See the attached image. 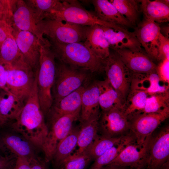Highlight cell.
Listing matches in <instances>:
<instances>
[{"label": "cell", "instance_id": "9c48e42d", "mask_svg": "<svg viewBox=\"0 0 169 169\" xmlns=\"http://www.w3.org/2000/svg\"><path fill=\"white\" fill-rule=\"evenodd\" d=\"M6 66V86L9 92L26 103L33 85L36 72L29 69Z\"/></svg>", "mask_w": 169, "mask_h": 169}, {"label": "cell", "instance_id": "30bf717a", "mask_svg": "<svg viewBox=\"0 0 169 169\" xmlns=\"http://www.w3.org/2000/svg\"><path fill=\"white\" fill-rule=\"evenodd\" d=\"M169 158V126L166 125L152 135L145 169H160Z\"/></svg>", "mask_w": 169, "mask_h": 169}, {"label": "cell", "instance_id": "8992f818", "mask_svg": "<svg viewBox=\"0 0 169 169\" xmlns=\"http://www.w3.org/2000/svg\"><path fill=\"white\" fill-rule=\"evenodd\" d=\"M86 71L60 61L58 64L56 63L55 79L52 89L53 103L82 86L88 77Z\"/></svg>", "mask_w": 169, "mask_h": 169}, {"label": "cell", "instance_id": "b9f144b4", "mask_svg": "<svg viewBox=\"0 0 169 169\" xmlns=\"http://www.w3.org/2000/svg\"><path fill=\"white\" fill-rule=\"evenodd\" d=\"M33 160L24 157L17 156L15 164L12 169H31Z\"/></svg>", "mask_w": 169, "mask_h": 169}, {"label": "cell", "instance_id": "ffe728a7", "mask_svg": "<svg viewBox=\"0 0 169 169\" xmlns=\"http://www.w3.org/2000/svg\"><path fill=\"white\" fill-rule=\"evenodd\" d=\"M13 28L30 32L39 39L43 36L38 31L30 10L24 0H15L13 7Z\"/></svg>", "mask_w": 169, "mask_h": 169}, {"label": "cell", "instance_id": "f546056e", "mask_svg": "<svg viewBox=\"0 0 169 169\" xmlns=\"http://www.w3.org/2000/svg\"><path fill=\"white\" fill-rule=\"evenodd\" d=\"M79 128L73 127L57 146L51 161L57 169L74 152L77 146Z\"/></svg>", "mask_w": 169, "mask_h": 169}, {"label": "cell", "instance_id": "c3c4849f", "mask_svg": "<svg viewBox=\"0 0 169 169\" xmlns=\"http://www.w3.org/2000/svg\"><path fill=\"white\" fill-rule=\"evenodd\" d=\"M7 93H6L3 95V94H0V104L1 100L3 98V97L5 96V95ZM0 121H1L2 122L6 123L7 121L6 120H5L2 116L1 115V113H0Z\"/></svg>", "mask_w": 169, "mask_h": 169}, {"label": "cell", "instance_id": "3957f363", "mask_svg": "<svg viewBox=\"0 0 169 169\" xmlns=\"http://www.w3.org/2000/svg\"><path fill=\"white\" fill-rule=\"evenodd\" d=\"M39 40L40 56L38 74V93L41 110L44 115H46L53 103L52 89L56 72V57L49 40L43 37Z\"/></svg>", "mask_w": 169, "mask_h": 169}, {"label": "cell", "instance_id": "ab89813d", "mask_svg": "<svg viewBox=\"0 0 169 169\" xmlns=\"http://www.w3.org/2000/svg\"><path fill=\"white\" fill-rule=\"evenodd\" d=\"M159 46L158 61L169 59V39L161 33L159 35Z\"/></svg>", "mask_w": 169, "mask_h": 169}, {"label": "cell", "instance_id": "f907efd6", "mask_svg": "<svg viewBox=\"0 0 169 169\" xmlns=\"http://www.w3.org/2000/svg\"><path fill=\"white\" fill-rule=\"evenodd\" d=\"M4 124L3 123H0V127L1 126L3 125Z\"/></svg>", "mask_w": 169, "mask_h": 169}, {"label": "cell", "instance_id": "f1b7e54d", "mask_svg": "<svg viewBox=\"0 0 169 169\" xmlns=\"http://www.w3.org/2000/svg\"><path fill=\"white\" fill-rule=\"evenodd\" d=\"M2 140L7 148L17 156L30 160L37 157L34 152V146L24 137L9 134L4 136Z\"/></svg>", "mask_w": 169, "mask_h": 169}, {"label": "cell", "instance_id": "74e56055", "mask_svg": "<svg viewBox=\"0 0 169 169\" xmlns=\"http://www.w3.org/2000/svg\"><path fill=\"white\" fill-rule=\"evenodd\" d=\"M15 0H0V22L13 26V7Z\"/></svg>", "mask_w": 169, "mask_h": 169}, {"label": "cell", "instance_id": "e575fe53", "mask_svg": "<svg viewBox=\"0 0 169 169\" xmlns=\"http://www.w3.org/2000/svg\"><path fill=\"white\" fill-rule=\"evenodd\" d=\"M110 1L132 26L135 25L140 12L138 0H111Z\"/></svg>", "mask_w": 169, "mask_h": 169}, {"label": "cell", "instance_id": "60d3db41", "mask_svg": "<svg viewBox=\"0 0 169 169\" xmlns=\"http://www.w3.org/2000/svg\"><path fill=\"white\" fill-rule=\"evenodd\" d=\"M13 28L7 23L0 22V50L5 39L12 33Z\"/></svg>", "mask_w": 169, "mask_h": 169}, {"label": "cell", "instance_id": "4fadbf2b", "mask_svg": "<svg viewBox=\"0 0 169 169\" xmlns=\"http://www.w3.org/2000/svg\"><path fill=\"white\" fill-rule=\"evenodd\" d=\"M13 28L12 34L28 67L35 73L40 56L39 40L32 33Z\"/></svg>", "mask_w": 169, "mask_h": 169}, {"label": "cell", "instance_id": "603a6c76", "mask_svg": "<svg viewBox=\"0 0 169 169\" xmlns=\"http://www.w3.org/2000/svg\"><path fill=\"white\" fill-rule=\"evenodd\" d=\"M0 59L5 66L10 67L31 70L25 62L12 33L7 38L1 46Z\"/></svg>", "mask_w": 169, "mask_h": 169}, {"label": "cell", "instance_id": "f6af8a7d", "mask_svg": "<svg viewBox=\"0 0 169 169\" xmlns=\"http://www.w3.org/2000/svg\"><path fill=\"white\" fill-rule=\"evenodd\" d=\"M46 163L36 157L32 160L31 169H48Z\"/></svg>", "mask_w": 169, "mask_h": 169}, {"label": "cell", "instance_id": "ba28073f", "mask_svg": "<svg viewBox=\"0 0 169 169\" xmlns=\"http://www.w3.org/2000/svg\"><path fill=\"white\" fill-rule=\"evenodd\" d=\"M80 110L63 116L51 123V129L42 148L46 162L51 161L57 146L70 132L74 123L79 119Z\"/></svg>", "mask_w": 169, "mask_h": 169}, {"label": "cell", "instance_id": "681fc988", "mask_svg": "<svg viewBox=\"0 0 169 169\" xmlns=\"http://www.w3.org/2000/svg\"><path fill=\"white\" fill-rule=\"evenodd\" d=\"M129 169H145V167L130 168Z\"/></svg>", "mask_w": 169, "mask_h": 169}, {"label": "cell", "instance_id": "d6986e66", "mask_svg": "<svg viewBox=\"0 0 169 169\" xmlns=\"http://www.w3.org/2000/svg\"><path fill=\"white\" fill-rule=\"evenodd\" d=\"M85 87L81 86L58 101L53 103L47 114L50 123L63 116L81 110L82 96Z\"/></svg>", "mask_w": 169, "mask_h": 169}, {"label": "cell", "instance_id": "44dd1931", "mask_svg": "<svg viewBox=\"0 0 169 169\" xmlns=\"http://www.w3.org/2000/svg\"><path fill=\"white\" fill-rule=\"evenodd\" d=\"M84 44L96 56L103 60L109 57V44L101 26L95 24L87 26Z\"/></svg>", "mask_w": 169, "mask_h": 169}, {"label": "cell", "instance_id": "cb8c5ba5", "mask_svg": "<svg viewBox=\"0 0 169 169\" xmlns=\"http://www.w3.org/2000/svg\"><path fill=\"white\" fill-rule=\"evenodd\" d=\"M140 11L145 19L157 23L169 21V1L168 0H138Z\"/></svg>", "mask_w": 169, "mask_h": 169}, {"label": "cell", "instance_id": "f5cc1de1", "mask_svg": "<svg viewBox=\"0 0 169 169\" xmlns=\"http://www.w3.org/2000/svg\"></svg>", "mask_w": 169, "mask_h": 169}, {"label": "cell", "instance_id": "7402d4cb", "mask_svg": "<svg viewBox=\"0 0 169 169\" xmlns=\"http://www.w3.org/2000/svg\"><path fill=\"white\" fill-rule=\"evenodd\" d=\"M132 73L130 90L143 91L148 96L169 90V84L161 81L156 71L146 73Z\"/></svg>", "mask_w": 169, "mask_h": 169}, {"label": "cell", "instance_id": "2e32d148", "mask_svg": "<svg viewBox=\"0 0 169 169\" xmlns=\"http://www.w3.org/2000/svg\"><path fill=\"white\" fill-rule=\"evenodd\" d=\"M101 26L110 48L115 51L126 49L142 51L141 46L133 32L121 26L116 28Z\"/></svg>", "mask_w": 169, "mask_h": 169}, {"label": "cell", "instance_id": "8fae6325", "mask_svg": "<svg viewBox=\"0 0 169 169\" xmlns=\"http://www.w3.org/2000/svg\"><path fill=\"white\" fill-rule=\"evenodd\" d=\"M169 116V108L156 113L142 114L130 122V130L136 142L141 144L152 134L161 124Z\"/></svg>", "mask_w": 169, "mask_h": 169}, {"label": "cell", "instance_id": "bcb514c9", "mask_svg": "<svg viewBox=\"0 0 169 169\" xmlns=\"http://www.w3.org/2000/svg\"><path fill=\"white\" fill-rule=\"evenodd\" d=\"M131 167L108 165L99 169H129Z\"/></svg>", "mask_w": 169, "mask_h": 169}, {"label": "cell", "instance_id": "d4e9b609", "mask_svg": "<svg viewBox=\"0 0 169 169\" xmlns=\"http://www.w3.org/2000/svg\"><path fill=\"white\" fill-rule=\"evenodd\" d=\"M91 2L94 8V13L101 20L124 27L132 26L110 1L94 0Z\"/></svg>", "mask_w": 169, "mask_h": 169}, {"label": "cell", "instance_id": "7a4b0ae2", "mask_svg": "<svg viewBox=\"0 0 169 169\" xmlns=\"http://www.w3.org/2000/svg\"><path fill=\"white\" fill-rule=\"evenodd\" d=\"M49 41L56 58L60 61L92 73L104 71L105 59L96 56L82 42L64 44Z\"/></svg>", "mask_w": 169, "mask_h": 169}, {"label": "cell", "instance_id": "7dc6e473", "mask_svg": "<svg viewBox=\"0 0 169 169\" xmlns=\"http://www.w3.org/2000/svg\"><path fill=\"white\" fill-rule=\"evenodd\" d=\"M160 32L164 36L169 38V28L168 26H163L160 27Z\"/></svg>", "mask_w": 169, "mask_h": 169}, {"label": "cell", "instance_id": "484cf974", "mask_svg": "<svg viewBox=\"0 0 169 169\" xmlns=\"http://www.w3.org/2000/svg\"><path fill=\"white\" fill-rule=\"evenodd\" d=\"M99 120L94 119L81 124L77 146L71 155L78 156L86 153L99 134Z\"/></svg>", "mask_w": 169, "mask_h": 169}, {"label": "cell", "instance_id": "f35d334b", "mask_svg": "<svg viewBox=\"0 0 169 169\" xmlns=\"http://www.w3.org/2000/svg\"><path fill=\"white\" fill-rule=\"evenodd\" d=\"M169 59H166L160 61L156 68V72L161 81L167 84L169 83Z\"/></svg>", "mask_w": 169, "mask_h": 169}, {"label": "cell", "instance_id": "8d00e7d4", "mask_svg": "<svg viewBox=\"0 0 169 169\" xmlns=\"http://www.w3.org/2000/svg\"><path fill=\"white\" fill-rule=\"evenodd\" d=\"M92 160L86 153L78 156L70 155L57 169H85Z\"/></svg>", "mask_w": 169, "mask_h": 169}, {"label": "cell", "instance_id": "7c38bea8", "mask_svg": "<svg viewBox=\"0 0 169 169\" xmlns=\"http://www.w3.org/2000/svg\"><path fill=\"white\" fill-rule=\"evenodd\" d=\"M130 124L122 109L102 111L99 120L98 133L109 137L121 136L130 130Z\"/></svg>", "mask_w": 169, "mask_h": 169}, {"label": "cell", "instance_id": "277c9868", "mask_svg": "<svg viewBox=\"0 0 169 169\" xmlns=\"http://www.w3.org/2000/svg\"><path fill=\"white\" fill-rule=\"evenodd\" d=\"M47 18L85 26L98 24L116 28L119 26L101 20L94 12L86 10L78 1L74 0L60 1L57 8Z\"/></svg>", "mask_w": 169, "mask_h": 169}, {"label": "cell", "instance_id": "ac0fdd59", "mask_svg": "<svg viewBox=\"0 0 169 169\" xmlns=\"http://www.w3.org/2000/svg\"><path fill=\"white\" fill-rule=\"evenodd\" d=\"M99 96V90L96 81L85 87L82 96L79 119L81 124L94 119H99L101 112Z\"/></svg>", "mask_w": 169, "mask_h": 169}, {"label": "cell", "instance_id": "6da1fadb", "mask_svg": "<svg viewBox=\"0 0 169 169\" xmlns=\"http://www.w3.org/2000/svg\"><path fill=\"white\" fill-rule=\"evenodd\" d=\"M37 79L36 74L26 102L19 115L11 125L34 146L42 149L49 129L39 102Z\"/></svg>", "mask_w": 169, "mask_h": 169}, {"label": "cell", "instance_id": "5b68a950", "mask_svg": "<svg viewBox=\"0 0 169 169\" xmlns=\"http://www.w3.org/2000/svg\"><path fill=\"white\" fill-rule=\"evenodd\" d=\"M41 35L50 41L69 44L84 41L87 26L46 18L37 24Z\"/></svg>", "mask_w": 169, "mask_h": 169}, {"label": "cell", "instance_id": "ee69618b", "mask_svg": "<svg viewBox=\"0 0 169 169\" xmlns=\"http://www.w3.org/2000/svg\"><path fill=\"white\" fill-rule=\"evenodd\" d=\"M6 67L0 59V89L7 93H9L6 86Z\"/></svg>", "mask_w": 169, "mask_h": 169}, {"label": "cell", "instance_id": "52a82bcc", "mask_svg": "<svg viewBox=\"0 0 169 169\" xmlns=\"http://www.w3.org/2000/svg\"><path fill=\"white\" fill-rule=\"evenodd\" d=\"M104 71L106 78L117 92L124 104L130 90L132 72L115 53L104 60Z\"/></svg>", "mask_w": 169, "mask_h": 169}, {"label": "cell", "instance_id": "e0dca14e", "mask_svg": "<svg viewBox=\"0 0 169 169\" xmlns=\"http://www.w3.org/2000/svg\"><path fill=\"white\" fill-rule=\"evenodd\" d=\"M115 51L126 67L132 72L146 73L156 71V65L142 51L126 49Z\"/></svg>", "mask_w": 169, "mask_h": 169}, {"label": "cell", "instance_id": "5bb4252c", "mask_svg": "<svg viewBox=\"0 0 169 169\" xmlns=\"http://www.w3.org/2000/svg\"><path fill=\"white\" fill-rule=\"evenodd\" d=\"M151 136L142 143L138 144L135 141L129 144L108 165L131 168L145 167Z\"/></svg>", "mask_w": 169, "mask_h": 169}, {"label": "cell", "instance_id": "816d5d0a", "mask_svg": "<svg viewBox=\"0 0 169 169\" xmlns=\"http://www.w3.org/2000/svg\"><path fill=\"white\" fill-rule=\"evenodd\" d=\"M0 123H3L4 124H6L5 123H4V122H2L0 121Z\"/></svg>", "mask_w": 169, "mask_h": 169}, {"label": "cell", "instance_id": "83f0119b", "mask_svg": "<svg viewBox=\"0 0 169 169\" xmlns=\"http://www.w3.org/2000/svg\"><path fill=\"white\" fill-rule=\"evenodd\" d=\"M99 91V102L102 111L122 109L123 103L117 92L106 78L96 81Z\"/></svg>", "mask_w": 169, "mask_h": 169}, {"label": "cell", "instance_id": "4316f807", "mask_svg": "<svg viewBox=\"0 0 169 169\" xmlns=\"http://www.w3.org/2000/svg\"><path fill=\"white\" fill-rule=\"evenodd\" d=\"M148 95L145 92L130 90L123 105L122 110L130 122L143 114Z\"/></svg>", "mask_w": 169, "mask_h": 169}, {"label": "cell", "instance_id": "1f68e13d", "mask_svg": "<svg viewBox=\"0 0 169 169\" xmlns=\"http://www.w3.org/2000/svg\"><path fill=\"white\" fill-rule=\"evenodd\" d=\"M31 11L37 24L47 18L57 8L60 1L57 0H24Z\"/></svg>", "mask_w": 169, "mask_h": 169}, {"label": "cell", "instance_id": "d590c367", "mask_svg": "<svg viewBox=\"0 0 169 169\" xmlns=\"http://www.w3.org/2000/svg\"><path fill=\"white\" fill-rule=\"evenodd\" d=\"M169 108V91L148 96L143 114L158 113Z\"/></svg>", "mask_w": 169, "mask_h": 169}, {"label": "cell", "instance_id": "4dcf8cb0", "mask_svg": "<svg viewBox=\"0 0 169 169\" xmlns=\"http://www.w3.org/2000/svg\"><path fill=\"white\" fill-rule=\"evenodd\" d=\"M136 141L134 135L127 133L118 143L107 150L94 160L89 169H99L111 162L129 144Z\"/></svg>", "mask_w": 169, "mask_h": 169}, {"label": "cell", "instance_id": "9a60e30c", "mask_svg": "<svg viewBox=\"0 0 169 169\" xmlns=\"http://www.w3.org/2000/svg\"><path fill=\"white\" fill-rule=\"evenodd\" d=\"M160 27L157 23L145 19L138 25L133 33L152 59L158 61Z\"/></svg>", "mask_w": 169, "mask_h": 169}, {"label": "cell", "instance_id": "836d02e7", "mask_svg": "<svg viewBox=\"0 0 169 169\" xmlns=\"http://www.w3.org/2000/svg\"><path fill=\"white\" fill-rule=\"evenodd\" d=\"M127 133L115 137H106L98 134L86 153L94 161L107 150L120 142Z\"/></svg>", "mask_w": 169, "mask_h": 169}, {"label": "cell", "instance_id": "7bdbcfd3", "mask_svg": "<svg viewBox=\"0 0 169 169\" xmlns=\"http://www.w3.org/2000/svg\"><path fill=\"white\" fill-rule=\"evenodd\" d=\"M17 156H0V169H12L15 162Z\"/></svg>", "mask_w": 169, "mask_h": 169}, {"label": "cell", "instance_id": "d6a6232c", "mask_svg": "<svg viewBox=\"0 0 169 169\" xmlns=\"http://www.w3.org/2000/svg\"><path fill=\"white\" fill-rule=\"evenodd\" d=\"M2 98L0 104V113L7 121L15 120L19 115L25 103L9 92Z\"/></svg>", "mask_w": 169, "mask_h": 169}]
</instances>
